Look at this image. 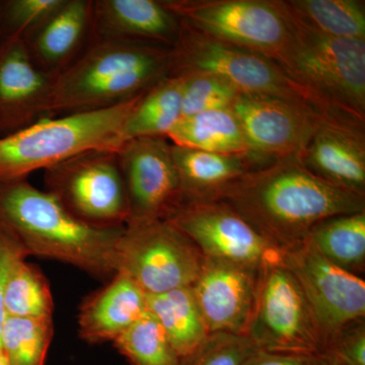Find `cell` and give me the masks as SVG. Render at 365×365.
Here are the masks:
<instances>
[{"label":"cell","mask_w":365,"mask_h":365,"mask_svg":"<svg viewBox=\"0 0 365 365\" xmlns=\"http://www.w3.org/2000/svg\"><path fill=\"white\" fill-rule=\"evenodd\" d=\"M181 78L170 76L144 91L127 118L121 144L141 137H167L182 117Z\"/></svg>","instance_id":"obj_24"},{"label":"cell","mask_w":365,"mask_h":365,"mask_svg":"<svg viewBox=\"0 0 365 365\" xmlns=\"http://www.w3.org/2000/svg\"><path fill=\"white\" fill-rule=\"evenodd\" d=\"M300 24L324 35L365 41V6L359 0H289L282 1Z\"/></svg>","instance_id":"obj_26"},{"label":"cell","mask_w":365,"mask_h":365,"mask_svg":"<svg viewBox=\"0 0 365 365\" xmlns=\"http://www.w3.org/2000/svg\"><path fill=\"white\" fill-rule=\"evenodd\" d=\"M4 309L6 317L53 318L54 302L49 281L35 264H19L7 283Z\"/></svg>","instance_id":"obj_28"},{"label":"cell","mask_w":365,"mask_h":365,"mask_svg":"<svg viewBox=\"0 0 365 365\" xmlns=\"http://www.w3.org/2000/svg\"><path fill=\"white\" fill-rule=\"evenodd\" d=\"M113 345L130 365H180L165 331L150 313L122 333Z\"/></svg>","instance_id":"obj_29"},{"label":"cell","mask_w":365,"mask_h":365,"mask_svg":"<svg viewBox=\"0 0 365 365\" xmlns=\"http://www.w3.org/2000/svg\"><path fill=\"white\" fill-rule=\"evenodd\" d=\"M319 353L331 365H365V321L341 333Z\"/></svg>","instance_id":"obj_33"},{"label":"cell","mask_w":365,"mask_h":365,"mask_svg":"<svg viewBox=\"0 0 365 365\" xmlns=\"http://www.w3.org/2000/svg\"><path fill=\"white\" fill-rule=\"evenodd\" d=\"M282 7L289 36L274 61L334 119L364 126L365 41L316 32Z\"/></svg>","instance_id":"obj_4"},{"label":"cell","mask_w":365,"mask_h":365,"mask_svg":"<svg viewBox=\"0 0 365 365\" xmlns=\"http://www.w3.org/2000/svg\"><path fill=\"white\" fill-rule=\"evenodd\" d=\"M181 78L182 117L230 108L241 91L227 81L207 73L184 72Z\"/></svg>","instance_id":"obj_30"},{"label":"cell","mask_w":365,"mask_h":365,"mask_svg":"<svg viewBox=\"0 0 365 365\" xmlns=\"http://www.w3.org/2000/svg\"><path fill=\"white\" fill-rule=\"evenodd\" d=\"M116 153L128 197L127 223L169 220L184 204L172 143L141 137L122 143Z\"/></svg>","instance_id":"obj_14"},{"label":"cell","mask_w":365,"mask_h":365,"mask_svg":"<svg viewBox=\"0 0 365 365\" xmlns=\"http://www.w3.org/2000/svg\"><path fill=\"white\" fill-rule=\"evenodd\" d=\"M0 227L30 256L61 262L101 279L115 274L113 254L124 228L88 227L26 179L0 182Z\"/></svg>","instance_id":"obj_3"},{"label":"cell","mask_w":365,"mask_h":365,"mask_svg":"<svg viewBox=\"0 0 365 365\" xmlns=\"http://www.w3.org/2000/svg\"><path fill=\"white\" fill-rule=\"evenodd\" d=\"M148 312L157 319L181 359L195 351L210 334L191 287L148 294Z\"/></svg>","instance_id":"obj_23"},{"label":"cell","mask_w":365,"mask_h":365,"mask_svg":"<svg viewBox=\"0 0 365 365\" xmlns=\"http://www.w3.org/2000/svg\"><path fill=\"white\" fill-rule=\"evenodd\" d=\"M304 242L334 265L360 276L365 269V211L324 220Z\"/></svg>","instance_id":"obj_25"},{"label":"cell","mask_w":365,"mask_h":365,"mask_svg":"<svg viewBox=\"0 0 365 365\" xmlns=\"http://www.w3.org/2000/svg\"><path fill=\"white\" fill-rule=\"evenodd\" d=\"M0 365H7L6 357H4L1 351H0Z\"/></svg>","instance_id":"obj_36"},{"label":"cell","mask_w":365,"mask_h":365,"mask_svg":"<svg viewBox=\"0 0 365 365\" xmlns=\"http://www.w3.org/2000/svg\"><path fill=\"white\" fill-rule=\"evenodd\" d=\"M203 262L200 250L169 220L127 223L113 254L115 273L126 274L148 294L192 287Z\"/></svg>","instance_id":"obj_7"},{"label":"cell","mask_w":365,"mask_h":365,"mask_svg":"<svg viewBox=\"0 0 365 365\" xmlns=\"http://www.w3.org/2000/svg\"><path fill=\"white\" fill-rule=\"evenodd\" d=\"M163 4L203 35L275 60L287 44L289 23L280 1L167 0Z\"/></svg>","instance_id":"obj_9"},{"label":"cell","mask_w":365,"mask_h":365,"mask_svg":"<svg viewBox=\"0 0 365 365\" xmlns=\"http://www.w3.org/2000/svg\"><path fill=\"white\" fill-rule=\"evenodd\" d=\"M230 108L241 124L250 155L261 167L299 157L319 127L335 120L313 106L267 96L240 93Z\"/></svg>","instance_id":"obj_13"},{"label":"cell","mask_w":365,"mask_h":365,"mask_svg":"<svg viewBox=\"0 0 365 365\" xmlns=\"http://www.w3.org/2000/svg\"><path fill=\"white\" fill-rule=\"evenodd\" d=\"M299 158L319 179L365 196L364 126L327 121Z\"/></svg>","instance_id":"obj_18"},{"label":"cell","mask_w":365,"mask_h":365,"mask_svg":"<svg viewBox=\"0 0 365 365\" xmlns=\"http://www.w3.org/2000/svg\"><path fill=\"white\" fill-rule=\"evenodd\" d=\"M215 200L235 209L283 251L302 244L324 220L365 211V196L314 176L299 157L280 158L247 173Z\"/></svg>","instance_id":"obj_1"},{"label":"cell","mask_w":365,"mask_h":365,"mask_svg":"<svg viewBox=\"0 0 365 365\" xmlns=\"http://www.w3.org/2000/svg\"><path fill=\"white\" fill-rule=\"evenodd\" d=\"M172 155L184 203L215 200L228 185L247 173L263 168L251 155L211 153L173 143Z\"/></svg>","instance_id":"obj_21"},{"label":"cell","mask_w":365,"mask_h":365,"mask_svg":"<svg viewBox=\"0 0 365 365\" xmlns=\"http://www.w3.org/2000/svg\"><path fill=\"white\" fill-rule=\"evenodd\" d=\"M246 336L262 351L321 352L318 327L306 297L284 265L261 271Z\"/></svg>","instance_id":"obj_10"},{"label":"cell","mask_w":365,"mask_h":365,"mask_svg":"<svg viewBox=\"0 0 365 365\" xmlns=\"http://www.w3.org/2000/svg\"><path fill=\"white\" fill-rule=\"evenodd\" d=\"M93 0H64L29 34L26 47L36 66L54 78L78 56L90 39Z\"/></svg>","instance_id":"obj_20"},{"label":"cell","mask_w":365,"mask_h":365,"mask_svg":"<svg viewBox=\"0 0 365 365\" xmlns=\"http://www.w3.org/2000/svg\"><path fill=\"white\" fill-rule=\"evenodd\" d=\"M167 138L175 145L182 148L250 155L246 137L232 108L182 117L173 127Z\"/></svg>","instance_id":"obj_22"},{"label":"cell","mask_w":365,"mask_h":365,"mask_svg":"<svg viewBox=\"0 0 365 365\" xmlns=\"http://www.w3.org/2000/svg\"><path fill=\"white\" fill-rule=\"evenodd\" d=\"M30 256L23 245L11 232L0 227V339L6 319L4 297L7 283L14 268ZM1 351V348H0Z\"/></svg>","instance_id":"obj_34"},{"label":"cell","mask_w":365,"mask_h":365,"mask_svg":"<svg viewBox=\"0 0 365 365\" xmlns=\"http://www.w3.org/2000/svg\"><path fill=\"white\" fill-rule=\"evenodd\" d=\"M143 93L105 109L40 118L0 137V182L25 180L88 151L116 150Z\"/></svg>","instance_id":"obj_5"},{"label":"cell","mask_w":365,"mask_h":365,"mask_svg":"<svg viewBox=\"0 0 365 365\" xmlns=\"http://www.w3.org/2000/svg\"><path fill=\"white\" fill-rule=\"evenodd\" d=\"M244 365H331L321 353H276L258 350Z\"/></svg>","instance_id":"obj_35"},{"label":"cell","mask_w":365,"mask_h":365,"mask_svg":"<svg viewBox=\"0 0 365 365\" xmlns=\"http://www.w3.org/2000/svg\"><path fill=\"white\" fill-rule=\"evenodd\" d=\"M45 191L79 222L119 228L129 220V203L116 150H91L44 170Z\"/></svg>","instance_id":"obj_8"},{"label":"cell","mask_w":365,"mask_h":365,"mask_svg":"<svg viewBox=\"0 0 365 365\" xmlns=\"http://www.w3.org/2000/svg\"><path fill=\"white\" fill-rule=\"evenodd\" d=\"M261 271L204 257L191 288L209 333L246 336Z\"/></svg>","instance_id":"obj_15"},{"label":"cell","mask_w":365,"mask_h":365,"mask_svg":"<svg viewBox=\"0 0 365 365\" xmlns=\"http://www.w3.org/2000/svg\"><path fill=\"white\" fill-rule=\"evenodd\" d=\"M172 57L170 76L184 72L211 74L227 81L242 93L304 103L330 118L318 101L292 81L274 60L212 39L182 21Z\"/></svg>","instance_id":"obj_6"},{"label":"cell","mask_w":365,"mask_h":365,"mask_svg":"<svg viewBox=\"0 0 365 365\" xmlns=\"http://www.w3.org/2000/svg\"><path fill=\"white\" fill-rule=\"evenodd\" d=\"M53 333V318L7 316L0 339L7 365H46Z\"/></svg>","instance_id":"obj_27"},{"label":"cell","mask_w":365,"mask_h":365,"mask_svg":"<svg viewBox=\"0 0 365 365\" xmlns=\"http://www.w3.org/2000/svg\"><path fill=\"white\" fill-rule=\"evenodd\" d=\"M284 266L306 297L322 349L350 327L365 321L364 278L334 265L307 242L285 251Z\"/></svg>","instance_id":"obj_12"},{"label":"cell","mask_w":365,"mask_h":365,"mask_svg":"<svg viewBox=\"0 0 365 365\" xmlns=\"http://www.w3.org/2000/svg\"><path fill=\"white\" fill-rule=\"evenodd\" d=\"M170 48L115 40H88L52 79L43 117L96 111L130 100L170 76Z\"/></svg>","instance_id":"obj_2"},{"label":"cell","mask_w":365,"mask_h":365,"mask_svg":"<svg viewBox=\"0 0 365 365\" xmlns=\"http://www.w3.org/2000/svg\"><path fill=\"white\" fill-rule=\"evenodd\" d=\"M181 21L158 0H93L90 39L162 46L172 49Z\"/></svg>","instance_id":"obj_17"},{"label":"cell","mask_w":365,"mask_h":365,"mask_svg":"<svg viewBox=\"0 0 365 365\" xmlns=\"http://www.w3.org/2000/svg\"><path fill=\"white\" fill-rule=\"evenodd\" d=\"M52 79L36 66L23 37H1L0 132L13 133L40 119Z\"/></svg>","instance_id":"obj_16"},{"label":"cell","mask_w":365,"mask_h":365,"mask_svg":"<svg viewBox=\"0 0 365 365\" xmlns=\"http://www.w3.org/2000/svg\"><path fill=\"white\" fill-rule=\"evenodd\" d=\"M148 313V294L126 274L117 272L79 307V336L90 344L113 343Z\"/></svg>","instance_id":"obj_19"},{"label":"cell","mask_w":365,"mask_h":365,"mask_svg":"<svg viewBox=\"0 0 365 365\" xmlns=\"http://www.w3.org/2000/svg\"><path fill=\"white\" fill-rule=\"evenodd\" d=\"M1 37H2V36H1V28H0V39H1Z\"/></svg>","instance_id":"obj_37"},{"label":"cell","mask_w":365,"mask_h":365,"mask_svg":"<svg viewBox=\"0 0 365 365\" xmlns=\"http://www.w3.org/2000/svg\"><path fill=\"white\" fill-rule=\"evenodd\" d=\"M64 0H0L1 36L25 38L38 28Z\"/></svg>","instance_id":"obj_32"},{"label":"cell","mask_w":365,"mask_h":365,"mask_svg":"<svg viewBox=\"0 0 365 365\" xmlns=\"http://www.w3.org/2000/svg\"><path fill=\"white\" fill-rule=\"evenodd\" d=\"M258 350L247 336L212 333L180 365H244Z\"/></svg>","instance_id":"obj_31"},{"label":"cell","mask_w":365,"mask_h":365,"mask_svg":"<svg viewBox=\"0 0 365 365\" xmlns=\"http://www.w3.org/2000/svg\"><path fill=\"white\" fill-rule=\"evenodd\" d=\"M169 222L184 232L205 258L258 270L284 265L285 251L222 201L185 202Z\"/></svg>","instance_id":"obj_11"}]
</instances>
